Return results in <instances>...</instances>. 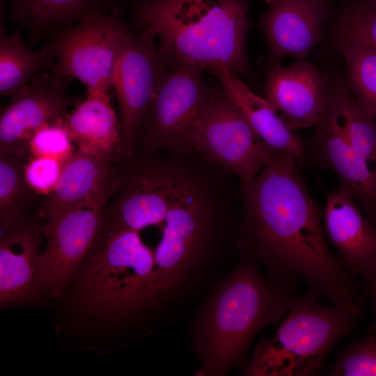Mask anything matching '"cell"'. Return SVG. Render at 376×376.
Masks as SVG:
<instances>
[{
  "instance_id": "obj_1",
  "label": "cell",
  "mask_w": 376,
  "mask_h": 376,
  "mask_svg": "<svg viewBox=\"0 0 376 376\" xmlns=\"http://www.w3.org/2000/svg\"><path fill=\"white\" fill-rule=\"evenodd\" d=\"M297 159L268 146L257 176L240 185V246L261 260L271 281L295 294L299 279L308 292L343 308L359 306L355 279L329 249L320 209Z\"/></svg>"
},
{
  "instance_id": "obj_2",
  "label": "cell",
  "mask_w": 376,
  "mask_h": 376,
  "mask_svg": "<svg viewBox=\"0 0 376 376\" xmlns=\"http://www.w3.org/2000/svg\"><path fill=\"white\" fill-rule=\"evenodd\" d=\"M249 3L244 0H134L140 30L152 33L162 60L203 72L225 68L249 75L246 51Z\"/></svg>"
},
{
  "instance_id": "obj_3",
  "label": "cell",
  "mask_w": 376,
  "mask_h": 376,
  "mask_svg": "<svg viewBox=\"0 0 376 376\" xmlns=\"http://www.w3.org/2000/svg\"><path fill=\"white\" fill-rule=\"evenodd\" d=\"M295 295L263 279L244 262L211 303L200 334L203 365L198 375L226 371L244 354L253 336L279 320Z\"/></svg>"
},
{
  "instance_id": "obj_4",
  "label": "cell",
  "mask_w": 376,
  "mask_h": 376,
  "mask_svg": "<svg viewBox=\"0 0 376 376\" xmlns=\"http://www.w3.org/2000/svg\"><path fill=\"white\" fill-rule=\"evenodd\" d=\"M308 292L295 296L272 338H262L246 375L309 376L320 373L331 350L354 327L360 308L322 304Z\"/></svg>"
},
{
  "instance_id": "obj_5",
  "label": "cell",
  "mask_w": 376,
  "mask_h": 376,
  "mask_svg": "<svg viewBox=\"0 0 376 376\" xmlns=\"http://www.w3.org/2000/svg\"><path fill=\"white\" fill-rule=\"evenodd\" d=\"M81 302L103 315H120L155 297L154 252L139 231L98 229L84 258Z\"/></svg>"
},
{
  "instance_id": "obj_6",
  "label": "cell",
  "mask_w": 376,
  "mask_h": 376,
  "mask_svg": "<svg viewBox=\"0 0 376 376\" xmlns=\"http://www.w3.org/2000/svg\"><path fill=\"white\" fill-rule=\"evenodd\" d=\"M136 152L115 166L118 185L99 229L139 231L162 223L169 211L204 179L180 160Z\"/></svg>"
},
{
  "instance_id": "obj_7",
  "label": "cell",
  "mask_w": 376,
  "mask_h": 376,
  "mask_svg": "<svg viewBox=\"0 0 376 376\" xmlns=\"http://www.w3.org/2000/svg\"><path fill=\"white\" fill-rule=\"evenodd\" d=\"M121 10L95 11L52 35L48 44L56 58L53 72L76 78L86 91H107L130 32Z\"/></svg>"
},
{
  "instance_id": "obj_8",
  "label": "cell",
  "mask_w": 376,
  "mask_h": 376,
  "mask_svg": "<svg viewBox=\"0 0 376 376\" xmlns=\"http://www.w3.org/2000/svg\"><path fill=\"white\" fill-rule=\"evenodd\" d=\"M191 143L205 159L236 175L240 185L260 173L268 148L223 88L210 85L193 125Z\"/></svg>"
},
{
  "instance_id": "obj_9",
  "label": "cell",
  "mask_w": 376,
  "mask_h": 376,
  "mask_svg": "<svg viewBox=\"0 0 376 376\" xmlns=\"http://www.w3.org/2000/svg\"><path fill=\"white\" fill-rule=\"evenodd\" d=\"M207 88L199 70L164 62L139 132V152L152 154L165 150L179 156L192 154L191 130Z\"/></svg>"
},
{
  "instance_id": "obj_10",
  "label": "cell",
  "mask_w": 376,
  "mask_h": 376,
  "mask_svg": "<svg viewBox=\"0 0 376 376\" xmlns=\"http://www.w3.org/2000/svg\"><path fill=\"white\" fill-rule=\"evenodd\" d=\"M214 196L203 180L167 213L154 251L155 296L175 285L207 244L215 214Z\"/></svg>"
},
{
  "instance_id": "obj_11",
  "label": "cell",
  "mask_w": 376,
  "mask_h": 376,
  "mask_svg": "<svg viewBox=\"0 0 376 376\" xmlns=\"http://www.w3.org/2000/svg\"><path fill=\"white\" fill-rule=\"evenodd\" d=\"M164 68L155 36L130 31L112 79L120 111L123 155L132 157L138 136Z\"/></svg>"
},
{
  "instance_id": "obj_12",
  "label": "cell",
  "mask_w": 376,
  "mask_h": 376,
  "mask_svg": "<svg viewBox=\"0 0 376 376\" xmlns=\"http://www.w3.org/2000/svg\"><path fill=\"white\" fill-rule=\"evenodd\" d=\"M112 193L41 221L46 246L38 265L42 289L58 297L75 268L84 260L98 230L103 211Z\"/></svg>"
},
{
  "instance_id": "obj_13",
  "label": "cell",
  "mask_w": 376,
  "mask_h": 376,
  "mask_svg": "<svg viewBox=\"0 0 376 376\" xmlns=\"http://www.w3.org/2000/svg\"><path fill=\"white\" fill-rule=\"evenodd\" d=\"M71 79L40 72L24 91L10 99L1 111L0 152L29 160L33 134L45 125L63 123L68 107L82 100L67 92Z\"/></svg>"
},
{
  "instance_id": "obj_14",
  "label": "cell",
  "mask_w": 376,
  "mask_h": 376,
  "mask_svg": "<svg viewBox=\"0 0 376 376\" xmlns=\"http://www.w3.org/2000/svg\"><path fill=\"white\" fill-rule=\"evenodd\" d=\"M311 139L304 143L303 163L332 171L339 187L346 189L364 207H376V173L351 143L331 106L314 126Z\"/></svg>"
},
{
  "instance_id": "obj_15",
  "label": "cell",
  "mask_w": 376,
  "mask_h": 376,
  "mask_svg": "<svg viewBox=\"0 0 376 376\" xmlns=\"http://www.w3.org/2000/svg\"><path fill=\"white\" fill-rule=\"evenodd\" d=\"M326 195L324 230L352 276L376 296V233L346 189L338 187Z\"/></svg>"
},
{
  "instance_id": "obj_16",
  "label": "cell",
  "mask_w": 376,
  "mask_h": 376,
  "mask_svg": "<svg viewBox=\"0 0 376 376\" xmlns=\"http://www.w3.org/2000/svg\"><path fill=\"white\" fill-rule=\"evenodd\" d=\"M330 88L327 77L304 60L268 72L266 98L292 130L314 127L324 115Z\"/></svg>"
},
{
  "instance_id": "obj_17",
  "label": "cell",
  "mask_w": 376,
  "mask_h": 376,
  "mask_svg": "<svg viewBox=\"0 0 376 376\" xmlns=\"http://www.w3.org/2000/svg\"><path fill=\"white\" fill-rule=\"evenodd\" d=\"M328 0H275L260 26L275 59L305 60L318 42L328 16Z\"/></svg>"
},
{
  "instance_id": "obj_18",
  "label": "cell",
  "mask_w": 376,
  "mask_h": 376,
  "mask_svg": "<svg viewBox=\"0 0 376 376\" xmlns=\"http://www.w3.org/2000/svg\"><path fill=\"white\" fill-rule=\"evenodd\" d=\"M114 164L106 157L76 148L63 164L54 190L42 197L39 217L44 221L116 189Z\"/></svg>"
},
{
  "instance_id": "obj_19",
  "label": "cell",
  "mask_w": 376,
  "mask_h": 376,
  "mask_svg": "<svg viewBox=\"0 0 376 376\" xmlns=\"http://www.w3.org/2000/svg\"><path fill=\"white\" fill-rule=\"evenodd\" d=\"M41 221H24L1 231L0 300L5 305L36 295L42 288L38 265Z\"/></svg>"
},
{
  "instance_id": "obj_20",
  "label": "cell",
  "mask_w": 376,
  "mask_h": 376,
  "mask_svg": "<svg viewBox=\"0 0 376 376\" xmlns=\"http://www.w3.org/2000/svg\"><path fill=\"white\" fill-rule=\"evenodd\" d=\"M63 124L77 148L106 157L113 164L125 159L120 122L109 92L86 91V98L68 113Z\"/></svg>"
},
{
  "instance_id": "obj_21",
  "label": "cell",
  "mask_w": 376,
  "mask_h": 376,
  "mask_svg": "<svg viewBox=\"0 0 376 376\" xmlns=\"http://www.w3.org/2000/svg\"><path fill=\"white\" fill-rule=\"evenodd\" d=\"M210 72L263 142L303 163L304 143L278 116L267 98L254 93L237 75L227 68H218Z\"/></svg>"
},
{
  "instance_id": "obj_22",
  "label": "cell",
  "mask_w": 376,
  "mask_h": 376,
  "mask_svg": "<svg viewBox=\"0 0 376 376\" xmlns=\"http://www.w3.org/2000/svg\"><path fill=\"white\" fill-rule=\"evenodd\" d=\"M116 8L111 0H10V17L29 29L31 38L56 32L75 24L95 11Z\"/></svg>"
},
{
  "instance_id": "obj_23",
  "label": "cell",
  "mask_w": 376,
  "mask_h": 376,
  "mask_svg": "<svg viewBox=\"0 0 376 376\" xmlns=\"http://www.w3.org/2000/svg\"><path fill=\"white\" fill-rule=\"evenodd\" d=\"M56 58L47 45L35 52L22 40L19 31L10 35L1 27L0 94L13 98L24 91L38 74L53 72Z\"/></svg>"
},
{
  "instance_id": "obj_24",
  "label": "cell",
  "mask_w": 376,
  "mask_h": 376,
  "mask_svg": "<svg viewBox=\"0 0 376 376\" xmlns=\"http://www.w3.org/2000/svg\"><path fill=\"white\" fill-rule=\"evenodd\" d=\"M25 162L0 152V221L4 231L40 212L41 197L26 182Z\"/></svg>"
},
{
  "instance_id": "obj_25",
  "label": "cell",
  "mask_w": 376,
  "mask_h": 376,
  "mask_svg": "<svg viewBox=\"0 0 376 376\" xmlns=\"http://www.w3.org/2000/svg\"><path fill=\"white\" fill-rule=\"evenodd\" d=\"M336 47L342 54L347 85L366 114L376 118V49L357 39L336 35Z\"/></svg>"
},
{
  "instance_id": "obj_26",
  "label": "cell",
  "mask_w": 376,
  "mask_h": 376,
  "mask_svg": "<svg viewBox=\"0 0 376 376\" xmlns=\"http://www.w3.org/2000/svg\"><path fill=\"white\" fill-rule=\"evenodd\" d=\"M329 104L343 124L351 143L376 173V123L362 110L347 85L330 88Z\"/></svg>"
},
{
  "instance_id": "obj_27",
  "label": "cell",
  "mask_w": 376,
  "mask_h": 376,
  "mask_svg": "<svg viewBox=\"0 0 376 376\" xmlns=\"http://www.w3.org/2000/svg\"><path fill=\"white\" fill-rule=\"evenodd\" d=\"M332 376H376V336H369L342 350L329 371Z\"/></svg>"
},
{
  "instance_id": "obj_28",
  "label": "cell",
  "mask_w": 376,
  "mask_h": 376,
  "mask_svg": "<svg viewBox=\"0 0 376 376\" xmlns=\"http://www.w3.org/2000/svg\"><path fill=\"white\" fill-rule=\"evenodd\" d=\"M63 123L45 125L33 134L29 142L30 157H51L63 164L69 159L76 149Z\"/></svg>"
},
{
  "instance_id": "obj_29",
  "label": "cell",
  "mask_w": 376,
  "mask_h": 376,
  "mask_svg": "<svg viewBox=\"0 0 376 376\" xmlns=\"http://www.w3.org/2000/svg\"><path fill=\"white\" fill-rule=\"evenodd\" d=\"M336 34L357 39L376 49V8L366 3L347 8L338 20Z\"/></svg>"
},
{
  "instance_id": "obj_30",
  "label": "cell",
  "mask_w": 376,
  "mask_h": 376,
  "mask_svg": "<svg viewBox=\"0 0 376 376\" xmlns=\"http://www.w3.org/2000/svg\"><path fill=\"white\" fill-rule=\"evenodd\" d=\"M63 164L45 157H32L24 164V174L29 186L39 195L49 194L55 188Z\"/></svg>"
},
{
  "instance_id": "obj_31",
  "label": "cell",
  "mask_w": 376,
  "mask_h": 376,
  "mask_svg": "<svg viewBox=\"0 0 376 376\" xmlns=\"http://www.w3.org/2000/svg\"><path fill=\"white\" fill-rule=\"evenodd\" d=\"M6 0H0V12H1V19L3 17V19L6 15Z\"/></svg>"
},
{
  "instance_id": "obj_32",
  "label": "cell",
  "mask_w": 376,
  "mask_h": 376,
  "mask_svg": "<svg viewBox=\"0 0 376 376\" xmlns=\"http://www.w3.org/2000/svg\"><path fill=\"white\" fill-rule=\"evenodd\" d=\"M366 3H368L371 7L376 8V0H367Z\"/></svg>"
},
{
  "instance_id": "obj_33",
  "label": "cell",
  "mask_w": 376,
  "mask_h": 376,
  "mask_svg": "<svg viewBox=\"0 0 376 376\" xmlns=\"http://www.w3.org/2000/svg\"><path fill=\"white\" fill-rule=\"evenodd\" d=\"M265 1L270 5V4L272 3L275 0H265Z\"/></svg>"
},
{
  "instance_id": "obj_34",
  "label": "cell",
  "mask_w": 376,
  "mask_h": 376,
  "mask_svg": "<svg viewBox=\"0 0 376 376\" xmlns=\"http://www.w3.org/2000/svg\"><path fill=\"white\" fill-rule=\"evenodd\" d=\"M375 336H376V334H375Z\"/></svg>"
},
{
  "instance_id": "obj_35",
  "label": "cell",
  "mask_w": 376,
  "mask_h": 376,
  "mask_svg": "<svg viewBox=\"0 0 376 376\" xmlns=\"http://www.w3.org/2000/svg\"><path fill=\"white\" fill-rule=\"evenodd\" d=\"M113 1V0H111Z\"/></svg>"
}]
</instances>
